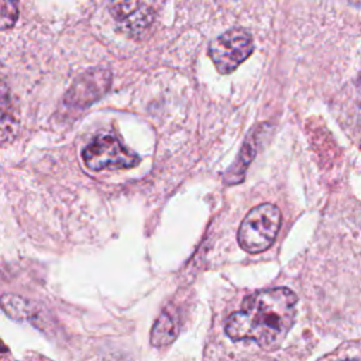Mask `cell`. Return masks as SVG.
<instances>
[{"mask_svg": "<svg viewBox=\"0 0 361 361\" xmlns=\"http://www.w3.org/2000/svg\"><path fill=\"white\" fill-rule=\"evenodd\" d=\"M178 336V323L176 319L162 312L157 319L152 330H151V344L154 347H165L171 344Z\"/></svg>", "mask_w": 361, "mask_h": 361, "instance_id": "9c48e42d", "label": "cell"}, {"mask_svg": "<svg viewBox=\"0 0 361 361\" xmlns=\"http://www.w3.org/2000/svg\"><path fill=\"white\" fill-rule=\"evenodd\" d=\"M83 161L92 171L127 169L140 164V157L127 149L116 137L100 134L83 149Z\"/></svg>", "mask_w": 361, "mask_h": 361, "instance_id": "277c9868", "label": "cell"}, {"mask_svg": "<svg viewBox=\"0 0 361 361\" xmlns=\"http://www.w3.org/2000/svg\"><path fill=\"white\" fill-rule=\"evenodd\" d=\"M116 23L131 34L141 32L154 20V0H110Z\"/></svg>", "mask_w": 361, "mask_h": 361, "instance_id": "8992f818", "label": "cell"}, {"mask_svg": "<svg viewBox=\"0 0 361 361\" xmlns=\"http://www.w3.org/2000/svg\"><path fill=\"white\" fill-rule=\"evenodd\" d=\"M0 305L3 310L14 319H24L28 317V303L16 295H3L0 298Z\"/></svg>", "mask_w": 361, "mask_h": 361, "instance_id": "30bf717a", "label": "cell"}, {"mask_svg": "<svg viewBox=\"0 0 361 361\" xmlns=\"http://www.w3.org/2000/svg\"><path fill=\"white\" fill-rule=\"evenodd\" d=\"M296 295L288 288L258 290L247 296L241 309L226 322V334L234 341H254L268 351L281 347L296 313Z\"/></svg>", "mask_w": 361, "mask_h": 361, "instance_id": "6da1fadb", "label": "cell"}, {"mask_svg": "<svg viewBox=\"0 0 361 361\" xmlns=\"http://www.w3.org/2000/svg\"><path fill=\"white\" fill-rule=\"evenodd\" d=\"M261 127L257 130L254 128L251 131V134L245 138L238 157L235 158L234 164L227 169V172L224 173V180L228 185H234V183H240L244 179L245 171L250 165V162L254 159L257 149H258V137L261 135Z\"/></svg>", "mask_w": 361, "mask_h": 361, "instance_id": "52a82bcc", "label": "cell"}, {"mask_svg": "<svg viewBox=\"0 0 361 361\" xmlns=\"http://www.w3.org/2000/svg\"><path fill=\"white\" fill-rule=\"evenodd\" d=\"M17 128V116L11 102L8 86L0 75V141L14 137Z\"/></svg>", "mask_w": 361, "mask_h": 361, "instance_id": "ba28073f", "label": "cell"}, {"mask_svg": "<svg viewBox=\"0 0 361 361\" xmlns=\"http://www.w3.org/2000/svg\"><path fill=\"white\" fill-rule=\"evenodd\" d=\"M254 49L252 37L244 28H231L209 45V56L214 63L216 69L223 73L234 72Z\"/></svg>", "mask_w": 361, "mask_h": 361, "instance_id": "3957f363", "label": "cell"}, {"mask_svg": "<svg viewBox=\"0 0 361 361\" xmlns=\"http://www.w3.org/2000/svg\"><path fill=\"white\" fill-rule=\"evenodd\" d=\"M281 227V212L272 203L251 209L240 224L237 240L243 250L251 254L265 251L274 243Z\"/></svg>", "mask_w": 361, "mask_h": 361, "instance_id": "7a4b0ae2", "label": "cell"}, {"mask_svg": "<svg viewBox=\"0 0 361 361\" xmlns=\"http://www.w3.org/2000/svg\"><path fill=\"white\" fill-rule=\"evenodd\" d=\"M111 85V73L106 69H90L78 76L65 94V103L86 107L99 100Z\"/></svg>", "mask_w": 361, "mask_h": 361, "instance_id": "5b68a950", "label": "cell"}, {"mask_svg": "<svg viewBox=\"0 0 361 361\" xmlns=\"http://www.w3.org/2000/svg\"><path fill=\"white\" fill-rule=\"evenodd\" d=\"M18 18V0H0V30L14 25Z\"/></svg>", "mask_w": 361, "mask_h": 361, "instance_id": "8fae6325", "label": "cell"}]
</instances>
